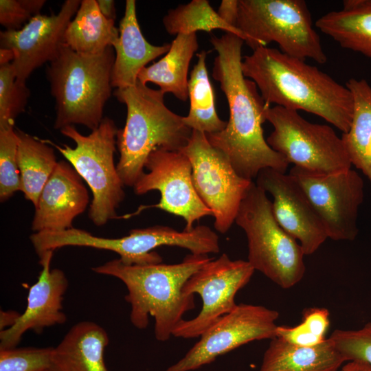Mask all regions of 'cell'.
<instances>
[{"label":"cell","instance_id":"obj_34","mask_svg":"<svg viewBox=\"0 0 371 371\" xmlns=\"http://www.w3.org/2000/svg\"><path fill=\"white\" fill-rule=\"evenodd\" d=\"M329 338L346 361L357 360L371 365V322L359 329L335 330Z\"/></svg>","mask_w":371,"mask_h":371},{"label":"cell","instance_id":"obj_40","mask_svg":"<svg viewBox=\"0 0 371 371\" xmlns=\"http://www.w3.org/2000/svg\"><path fill=\"white\" fill-rule=\"evenodd\" d=\"M13 54L11 50L0 48V65L12 63Z\"/></svg>","mask_w":371,"mask_h":371},{"label":"cell","instance_id":"obj_27","mask_svg":"<svg viewBox=\"0 0 371 371\" xmlns=\"http://www.w3.org/2000/svg\"><path fill=\"white\" fill-rule=\"evenodd\" d=\"M17 161L21 176V191L35 207L41 192L58 161L54 150L43 139L16 130Z\"/></svg>","mask_w":371,"mask_h":371},{"label":"cell","instance_id":"obj_4","mask_svg":"<svg viewBox=\"0 0 371 371\" xmlns=\"http://www.w3.org/2000/svg\"><path fill=\"white\" fill-rule=\"evenodd\" d=\"M117 100L126 106L125 126L118 129L116 144L120 152L117 170L124 186L133 187L144 173L146 161L156 148L181 150L192 130L183 117L170 111L164 93L141 83L116 89Z\"/></svg>","mask_w":371,"mask_h":371},{"label":"cell","instance_id":"obj_32","mask_svg":"<svg viewBox=\"0 0 371 371\" xmlns=\"http://www.w3.org/2000/svg\"><path fill=\"white\" fill-rule=\"evenodd\" d=\"M30 91L19 82L12 63L0 65V126L14 125L16 117L25 111Z\"/></svg>","mask_w":371,"mask_h":371},{"label":"cell","instance_id":"obj_24","mask_svg":"<svg viewBox=\"0 0 371 371\" xmlns=\"http://www.w3.org/2000/svg\"><path fill=\"white\" fill-rule=\"evenodd\" d=\"M198 48L196 33L177 34L166 55L143 68L137 80L144 85L155 83L164 94L170 93L183 102L187 101L189 66Z\"/></svg>","mask_w":371,"mask_h":371},{"label":"cell","instance_id":"obj_35","mask_svg":"<svg viewBox=\"0 0 371 371\" xmlns=\"http://www.w3.org/2000/svg\"><path fill=\"white\" fill-rule=\"evenodd\" d=\"M45 0H1L0 23L6 30H17L40 11Z\"/></svg>","mask_w":371,"mask_h":371},{"label":"cell","instance_id":"obj_39","mask_svg":"<svg viewBox=\"0 0 371 371\" xmlns=\"http://www.w3.org/2000/svg\"><path fill=\"white\" fill-rule=\"evenodd\" d=\"M339 371H371V365L361 361H349Z\"/></svg>","mask_w":371,"mask_h":371},{"label":"cell","instance_id":"obj_18","mask_svg":"<svg viewBox=\"0 0 371 371\" xmlns=\"http://www.w3.org/2000/svg\"><path fill=\"white\" fill-rule=\"evenodd\" d=\"M53 254L49 250L38 256L42 269L38 280L30 288L26 308L16 324L0 332V349L16 347L28 330L40 333L46 327L66 322L62 302L68 280L62 270L50 268Z\"/></svg>","mask_w":371,"mask_h":371},{"label":"cell","instance_id":"obj_30","mask_svg":"<svg viewBox=\"0 0 371 371\" xmlns=\"http://www.w3.org/2000/svg\"><path fill=\"white\" fill-rule=\"evenodd\" d=\"M330 326L328 309L320 307L305 308L302 320L295 326H278L276 337L289 344L313 346L324 342Z\"/></svg>","mask_w":371,"mask_h":371},{"label":"cell","instance_id":"obj_38","mask_svg":"<svg viewBox=\"0 0 371 371\" xmlns=\"http://www.w3.org/2000/svg\"><path fill=\"white\" fill-rule=\"evenodd\" d=\"M96 1L103 16L109 20L115 21L116 16L115 1L112 0H97Z\"/></svg>","mask_w":371,"mask_h":371},{"label":"cell","instance_id":"obj_14","mask_svg":"<svg viewBox=\"0 0 371 371\" xmlns=\"http://www.w3.org/2000/svg\"><path fill=\"white\" fill-rule=\"evenodd\" d=\"M71 240L74 246L113 251L128 265L161 263L162 258L154 250L162 246L179 247L201 255L220 251L218 235L206 225H197L190 231L182 232L168 226L155 225L131 229L127 236L117 238L99 237L76 229Z\"/></svg>","mask_w":371,"mask_h":371},{"label":"cell","instance_id":"obj_7","mask_svg":"<svg viewBox=\"0 0 371 371\" xmlns=\"http://www.w3.org/2000/svg\"><path fill=\"white\" fill-rule=\"evenodd\" d=\"M236 27L253 51L273 42L289 56L319 64L327 60L303 0H238Z\"/></svg>","mask_w":371,"mask_h":371},{"label":"cell","instance_id":"obj_17","mask_svg":"<svg viewBox=\"0 0 371 371\" xmlns=\"http://www.w3.org/2000/svg\"><path fill=\"white\" fill-rule=\"evenodd\" d=\"M256 183L272 196L273 213L280 227L300 243L304 255L315 253L328 236L295 181L289 174L268 168L258 173Z\"/></svg>","mask_w":371,"mask_h":371},{"label":"cell","instance_id":"obj_16","mask_svg":"<svg viewBox=\"0 0 371 371\" xmlns=\"http://www.w3.org/2000/svg\"><path fill=\"white\" fill-rule=\"evenodd\" d=\"M80 3L79 0H66L56 14L40 13L19 30L0 32L1 48L12 51V65L19 82L25 83L34 69L54 58Z\"/></svg>","mask_w":371,"mask_h":371},{"label":"cell","instance_id":"obj_20","mask_svg":"<svg viewBox=\"0 0 371 371\" xmlns=\"http://www.w3.org/2000/svg\"><path fill=\"white\" fill-rule=\"evenodd\" d=\"M170 45H153L146 40L137 21L136 2L126 0L124 14L120 23L119 38L113 47L115 58L111 74L112 87L134 86L140 71L148 63L166 54Z\"/></svg>","mask_w":371,"mask_h":371},{"label":"cell","instance_id":"obj_21","mask_svg":"<svg viewBox=\"0 0 371 371\" xmlns=\"http://www.w3.org/2000/svg\"><path fill=\"white\" fill-rule=\"evenodd\" d=\"M109 341L107 333L98 324H76L54 348L52 371H109L104 359Z\"/></svg>","mask_w":371,"mask_h":371},{"label":"cell","instance_id":"obj_11","mask_svg":"<svg viewBox=\"0 0 371 371\" xmlns=\"http://www.w3.org/2000/svg\"><path fill=\"white\" fill-rule=\"evenodd\" d=\"M289 175L295 181L319 217L328 238L353 240L358 234L357 217L364 197L361 176L349 168L319 172L297 166Z\"/></svg>","mask_w":371,"mask_h":371},{"label":"cell","instance_id":"obj_3","mask_svg":"<svg viewBox=\"0 0 371 371\" xmlns=\"http://www.w3.org/2000/svg\"><path fill=\"white\" fill-rule=\"evenodd\" d=\"M212 259L208 255L190 254L177 264L128 265L117 258L91 270L120 280L128 290L124 298L131 305L132 324L144 329L149 315L153 316L156 339L166 341L183 319V315L195 306L194 295L183 293L184 284Z\"/></svg>","mask_w":371,"mask_h":371},{"label":"cell","instance_id":"obj_28","mask_svg":"<svg viewBox=\"0 0 371 371\" xmlns=\"http://www.w3.org/2000/svg\"><path fill=\"white\" fill-rule=\"evenodd\" d=\"M207 52L203 50L197 54L188 79L190 110L183 117L184 123L192 131L214 134L224 130L227 122L218 115L214 102V90L206 67Z\"/></svg>","mask_w":371,"mask_h":371},{"label":"cell","instance_id":"obj_23","mask_svg":"<svg viewBox=\"0 0 371 371\" xmlns=\"http://www.w3.org/2000/svg\"><path fill=\"white\" fill-rule=\"evenodd\" d=\"M315 27L341 47L371 58V0H346L343 8L329 12Z\"/></svg>","mask_w":371,"mask_h":371},{"label":"cell","instance_id":"obj_22","mask_svg":"<svg viewBox=\"0 0 371 371\" xmlns=\"http://www.w3.org/2000/svg\"><path fill=\"white\" fill-rule=\"evenodd\" d=\"M344 362L329 337L313 346H296L275 337L271 339L258 371H339Z\"/></svg>","mask_w":371,"mask_h":371},{"label":"cell","instance_id":"obj_5","mask_svg":"<svg viewBox=\"0 0 371 371\" xmlns=\"http://www.w3.org/2000/svg\"><path fill=\"white\" fill-rule=\"evenodd\" d=\"M115 58L113 47L83 54L62 44L46 71L56 101V129L81 124L93 131L99 126L111 94Z\"/></svg>","mask_w":371,"mask_h":371},{"label":"cell","instance_id":"obj_10","mask_svg":"<svg viewBox=\"0 0 371 371\" xmlns=\"http://www.w3.org/2000/svg\"><path fill=\"white\" fill-rule=\"evenodd\" d=\"M181 151L190 161L194 187L212 210L216 230L226 233L253 181L238 175L228 157L209 142L204 133L192 131Z\"/></svg>","mask_w":371,"mask_h":371},{"label":"cell","instance_id":"obj_33","mask_svg":"<svg viewBox=\"0 0 371 371\" xmlns=\"http://www.w3.org/2000/svg\"><path fill=\"white\" fill-rule=\"evenodd\" d=\"M52 347L0 349V371H52Z\"/></svg>","mask_w":371,"mask_h":371},{"label":"cell","instance_id":"obj_15","mask_svg":"<svg viewBox=\"0 0 371 371\" xmlns=\"http://www.w3.org/2000/svg\"><path fill=\"white\" fill-rule=\"evenodd\" d=\"M279 313L260 305L239 304L200 336V339L166 371H193L249 342L276 337Z\"/></svg>","mask_w":371,"mask_h":371},{"label":"cell","instance_id":"obj_31","mask_svg":"<svg viewBox=\"0 0 371 371\" xmlns=\"http://www.w3.org/2000/svg\"><path fill=\"white\" fill-rule=\"evenodd\" d=\"M17 150L18 136L14 125L0 126V201L2 203L21 191Z\"/></svg>","mask_w":371,"mask_h":371},{"label":"cell","instance_id":"obj_26","mask_svg":"<svg viewBox=\"0 0 371 371\" xmlns=\"http://www.w3.org/2000/svg\"><path fill=\"white\" fill-rule=\"evenodd\" d=\"M346 87L353 98L350 128L341 137L352 165L371 183V86L365 79H349Z\"/></svg>","mask_w":371,"mask_h":371},{"label":"cell","instance_id":"obj_2","mask_svg":"<svg viewBox=\"0 0 371 371\" xmlns=\"http://www.w3.org/2000/svg\"><path fill=\"white\" fill-rule=\"evenodd\" d=\"M241 67L244 76L255 82L267 104L304 111L343 133L348 131L353 115L352 93L317 67L267 46L245 56Z\"/></svg>","mask_w":371,"mask_h":371},{"label":"cell","instance_id":"obj_6","mask_svg":"<svg viewBox=\"0 0 371 371\" xmlns=\"http://www.w3.org/2000/svg\"><path fill=\"white\" fill-rule=\"evenodd\" d=\"M235 222L246 234L247 261L255 271L282 289H289L302 280L306 271L302 247L278 224L271 201L254 181Z\"/></svg>","mask_w":371,"mask_h":371},{"label":"cell","instance_id":"obj_36","mask_svg":"<svg viewBox=\"0 0 371 371\" xmlns=\"http://www.w3.org/2000/svg\"><path fill=\"white\" fill-rule=\"evenodd\" d=\"M217 12L226 23L237 28L236 25L238 16V0H223Z\"/></svg>","mask_w":371,"mask_h":371},{"label":"cell","instance_id":"obj_1","mask_svg":"<svg viewBox=\"0 0 371 371\" xmlns=\"http://www.w3.org/2000/svg\"><path fill=\"white\" fill-rule=\"evenodd\" d=\"M210 41L217 53L212 76L225 95L229 118L222 131L205 134L209 142L222 151L238 175L246 179L252 181L268 168L285 172L289 164L264 137L262 124L270 105L242 71L244 41L225 33L220 37L211 35Z\"/></svg>","mask_w":371,"mask_h":371},{"label":"cell","instance_id":"obj_37","mask_svg":"<svg viewBox=\"0 0 371 371\" xmlns=\"http://www.w3.org/2000/svg\"><path fill=\"white\" fill-rule=\"evenodd\" d=\"M21 313L14 311H1L0 332L11 328L17 322Z\"/></svg>","mask_w":371,"mask_h":371},{"label":"cell","instance_id":"obj_9","mask_svg":"<svg viewBox=\"0 0 371 371\" xmlns=\"http://www.w3.org/2000/svg\"><path fill=\"white\" fill-rule=\"evenodd\" d=\"M266 117L273 127L267 142L289 164L327 173L351 168L341 137L329 125L310 122L298 111L279 106H269Z\"/></svg>","mask_w":371,"mask_h":371},{"label":"cell","instance_id":"obj_19","mask_svg":"<svg viewBox=\"0 0 371 371\" xmlns=\"http://www.w3.org/2000/svg\"><path fill=\"white\" fill-rule=\"evenodd\" d=\"M89 202V193L81 177L68 161H59L34 207L32 230L39 232L72 228L73 221L83 213Z\"/></svg>","mask_w":371,"mask_h":371},{"label":"cell","instance_id":"obj_13","mask_svg":"<svg viewBox=\"0 0 371 371\" xmlns=\"http://www.w3.org/2000/svg\"><path fill=\"white\" fill-rule=\"evenodd\" d=\"M254 271L247 260H232L226 254L207 262L187 280L183 288L186 295H200L201 310L194 318L183 319L172 335L185 339L200 337L236 308V293L249 282Z\"/></svg>","mask_w":371,"mask_h":371},{"label":"cell","instance_id":"obj_25","mask_svg":"<svg viewBox=\"0 0 371 371\" xmlns=\"http://www.w3.org/2000/svg\"><path fill=\"white\" fill-rule=\"evenodd\" d=\"M118 38L115 21L103 16L95 0H82L66 29L64 43L80 54H98L114 47Z\"/></svg>","mask_w":371,"mask_h":371},{"label":"cell","instance_id":"obj_29","mask_svg":"<svg viewBox=\"0 0 371 371\" xmlns=\"http://www.w3.org/2000/svg\"><path fill=\"white\" fill-rule=\"evenodd\" d=\"M163 24L170 35L210 32L221 30L234 34L245 42V36L237 28L226 23L210 5L207 0H192L168 10L163 18Z\"/></svg>","mask_w":371,"mask_h":371},{"label":"cell","instance_id":"obj_12","mask_svg":"<svg viewBox=\"0 0 371 371\" xmlns=\"http://www.w3.org/2000/svg\"><path fill=\"white\" fill-rule=\"evenodd\" d=\"M144 168L148 172H144L135 183L134 192L142 195L157 190L160 201L157 204L141 205L123 218H131L148 208H157L182 217L186 222L184 230L190 231L195 222L205 216H213L194 187L192 165L183 152L156 148L148 155Z\"/></svg>","mask_w":371,"mask_h":371},{"label":"cell","instance_id":"obj_8","mask_svg":"<svg viewBox=\"0 0 371 371\" xmlns=\"http://www.w3.org/2000/svg\"><path fill=\"white\" fill-rule=\"evenodd\" d=\"M118 128L107 117L87 135L79 133L74 126H67L61 133L72 139L76 147L57 145L43 140L56 148L90 188L93 199L89 218L97 226L118 218L116 210L125 197L124 183L114 162Z\"/></svg>","mask_w":371,"mask_h":371}]
</instances>
